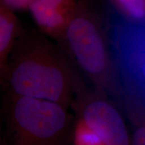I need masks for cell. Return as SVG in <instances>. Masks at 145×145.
<instances>
[{"label": "cell", "instance_id": "cell-1", "mask_svg": "<svg viewBox=\"0 0 145 145\" xmlns=\"http://www.w3.org/2000/svg\"><path fill=\"white\" fill-rule=\"evenodd\" d=\"M69 56L44 34L22 30L0 75L6 93L71 108L86 84Z\"/></svg>", "mask_w": 145, "mask_h": 145}, {"label": "cell", "instance_id": "cell-2", "mask_svg": "<svg viewBox=\"0 0 145 145\" xmlns=\"http://www.w3.org/2000/svg\"><path fill=\"white\" fill-rule=\"evenodd\" d=\"M2 125L4 145H69L75 120L63 105L7 93Z\"/></svg>", "mask_w": 145, "mask_h": 145}, {"label": "cell", "instance_id": "cell-3", "mask_svg": "<svg viewBox=\"0 0 145 145\" xmlns=\"http://www.w3.org/2000/svg\"><path fill=\"white\" fill-rule=\"evenodd\" d=\"M58 40L66 44L77 71L122 111L126 97L112 51L98 24L88 16L74 14Z\"/></svg>", "mask_w": 145, "mask_h": 145}, {"label": "cell", "instance_id": "cell-4", "mask_svg": "<svg viewBox=\"0 0 145 145\" xmlns=\"http://www.w3.org/2000/svg\"><path fill=\"white\" fill-rule=\"evenodd\" d=\"M110 46L126 97V108L145 110V23L116 16L109 30Z\"/></svg>", "mask_w": 145, "mask_h": 145}, {"label": "cell", "instance_id": "cell-5", "mask_svg": "<svg viewBox=\"0 0 145 145\" xmlns=\"http://www.w3.org/2000/svg\"><path fill=\"white\" fill-rule=\"evenodd\" d=\"M71 107L103 145H131V136L119 108L95 89L81 88Z\"/></svg>", "mask_w": 145, "mask_h": 145}, {"label": "cell", "instance_id": "cell-6", "mask_svg": "<svg viewBox=\"0 0 145 145\" xmlns=\"http://www.w3.org/2000/svg\"><path fill=\"white\" fill-rule=\"evenodd\" d=\"M28 10L45 36L58 40L74 15L72 0H34Z\"/></svg>", "mask_w": 145, "mask_h": 145}, {"label": "cell", "instance_id": "cell-7", "mask_svg": "<svg viewBox=\"0 0 145 145\" xmlns=\"http://www.w3.org/2000/svg\"><path fill=\"white\" fill-rule=\"evenodd\" d=\"M22 30L15 12L0 4V75Z\"/></svg>", "mask_w": 145, "mask_h": 145}, {"label": "cell", "instance_id": "cell-8", "mask_svg": "<svg viewBox=\"0 0 145 145\" xmlns=\"http://www.w3.org/2000/svg\"><path fill=\"white\" fill-rule=\"evenodd\" d=\"M128 20L145 23V0H115Z\"/></svg>", "mask_w": 145, "mask_h": 145}, {"label": "cell", "instance_id": "cell-9", "mask_svg": "<svg viewBox=\"0 0 145 145\" xmlns=\"http://www.w3.org/2000/svg\"><path fill=\"white\" fill-rule=\"evenodd\" d=\"M133 124L131 145H145V122L130 119Z\"/></svg>", "mask_w": 145, "mask_h": 145}, {"label": "cell", "instance_id": "cell-10", "mask_svg": "<svg viewBox=\"0 0 145 145\" xmlns=\"http://www.w3.org/2000/svg\"><path fill=\"white\" fill-rule=\"evenodd\" d=\"M34 0H0V4L12 12L28 10Z\"/></svg>", "mask_w": 145, "mask_h": 145}, {"label": "cell", "instance_id": "cell-11", "mask_svg": "<svg viewBox=\"0 0 145 145\" xmlns=\"http://www.w3.org/2000/svg\"><path fill=\"white\" fill-rule=\"evenodd\" d=\"M0 145H4L3 140V134H2V125L0 121Z\"/></svg>", "mask_w": 145, "mask_h": 145}]
</instances>
